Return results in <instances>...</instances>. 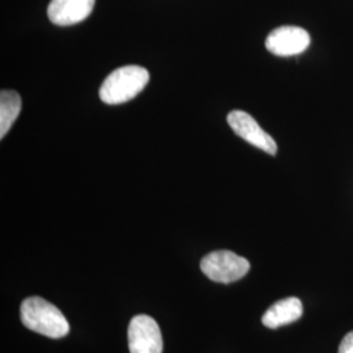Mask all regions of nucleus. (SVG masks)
Instances as JSON below:
<instances>
[{"mask_svg":"<svg viewBox=\"0 0 353 353\" xmlns=\"http://www.w3.org/2000/svg\"><path fill=\"white\" fill-rule=\"evenodd\" d=\"M310 45V34L300 26H280L265 39V48L276 57H293L306 50Z\"/></svg>","mask_w":353,"mask_h":353,"instance_id":"obj_6","label":"nucleus"},{"mask_svg":"<svg viewBox=\"0 0 353 353\" xmlns=\"http://www.w3.org/2000/svg\"><path fill=\"white\" fill-rule=\"evenodd\" d=\"M21 110V97L14 90L0 92V138L3 139L13 126Z\"/></svg>","mask_w":353,"mask_h":353,"instance_id":"obj_9","label":"nucleus"},{"mask_svg":"<svg viewBox=\"0 0 353 353\" xmlns=\"http://www.w3.org/2000/svg\"><path fill=\"white\" fill-rule=\"evenodd\" d=\"M201 270L210 280L229 284L243 278L250 270V263L236 252L219 250L210 252L203 258Z\"/></svg>","mask_w":353,"mask_h":353,"instance_id":"obj_3","label":"nucleus"},{"mask_svg":"<svg viewBox=\"0 0 353 353\" xmlns=\"http://www.w3.org/2000/svg\"><path fill=\"white\" fill-rule=\"evenodd\" d=\"M303 303L297 297H288L268 307L262 316V323L267 328L275 330L296 322L303 316Z\"/></svg>","mask_w":353,"mask_h":353,"instance_id":"obj_8","label":"nucleus"},{"mask_svg":"<svg viewBox=\"0 0 353 353\" xmlns=\"http://www.w3.org/2000/svg\"><path fill=\"white\" fill-rule=\"evenodd\" d=\"M228 123L236 135H239L249 144L272 156L276 154L278 152L276 141L258 125V122L250 114L242 110H232L228 114Z\"/></svg>","mask_w":353,"mask_h":353,"instance_id":"obj_5","label":"nucleus"},{"mask_svg":"<svg viewBox=\"0 0 353 353\" xmlns=\"http://www.w3.org/2000/svg\"><path fill=\"white\" fill-rule=\"evenodd\" d=\"M20 318L26 328L51 339H61L70 331L63 313L41 297L26 299L20 306Z\"/></svg>","mask_w":353,"mask_h":353,"instance_id":"obj_1","label":"nucleus"},{"mask_svg":"<svg viewBox=\"0 0 353 353\" xmlns=\"http://www.w3.org/2000/svg\"><path fill=\"white\" fill-rule=\"evenodd\" d=\"M338 353H353V331L348 332L341 341Z\"/></svg>","mask_w":353,"mask_h":353,"instance_id":"obj_10","label":"nucleus"},{"mask_svg":"<svg viewBox=\"0 0 353 353\" xmlns=\"http://www.w3.org/2000/svg\"><path fill=\"white\" fill-rule=\"evenodd\" d=\"M150 81V72L140 65L119 67L108 76L100 88V99L108 105H119L135 99Z\"/></svg>","mask_w":353,"mask_h":353,"instance_id":"obj_2","label":"nucleus"},{"mask_svg":"<svg viewBox=\"0 0 353 353\" xmlns=\"http://www.w3.org/2000/svg\"><path fill=\"white\" fill-rule=\"evenodd\" d=\"M96 0H51L48 16L55 26H70L84 21L93 11Z\"/></svg>","mask_w":353,"mask_h":353,"instance_id":"obj_7","label":"nucleus"},{"mask_svg":"<svg viewBox=\"0 0 353 353\" xmlns=\"http://www.w3.org/2000/svg\"><path fill=\"white\" fill-rule=\"evenodd\" d=\"M163 335L157 322L150 316H135L128 325L130 353H163Z\"/></svg>","mask_w":353,"mask_h":353,"instance_id":"obj_4","label":"nucleus"}]
</instances>
